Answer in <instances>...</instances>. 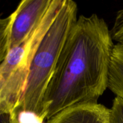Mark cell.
<instances>
[{"instance_id":"6da1fadb","label":"cell","mask_w":123,"mask_h":123,"mask_svg":"<svg viewBox=\"0 0 123 123\" xmlns=\"http://www.w3.org/2000/svg\"><path fill=\"white\" fill-rule=\"evenodd\" d=\"M114 46L103 18L96 14L78 17L46 92V120L73 106L97 103L108 88Z\"/></svg>"},{"instance_id":"7a4b0ae2","label":"cell","mask_w":123,"mask_h":123,"mask_svg":"<svg viewBox=\"0 0 123 123\" xmlns=\"http://www.w3.org/2000/svg\"><path fill=\"white\" fill-rule=\"evenodd\" d=\"M77 14L76 3L72 0H64L55 20L36 50L22 96L12 111L29 112L46 120V92L65 42L78 19Z\"/></svg>"},{"instance_id":"3957f363","label":"cell","mask_w":123,"mask_h":123,"mask_svg":"<svg viewBox=\"0 0 123 123\" xmlns=\"http://www.w3.org/2000/svg\"><path fill=\"white\" fill-rule=\"evenodd\" d=\"M53 0H23L12 13L9 50L22 43L41 22Z\"/></svg>"},{"instance_id":"277c9868","label":"cell","mask_w":123,"mask_h":123,"mask_svg":"<svg viewBox=\"0 0 123 123\" xmlns=\"http://www.w3.org/2000/svg\"><path fill=\"white\" fill-rule=\"evenodd\" d=\"M110 109L98 103H85L66 108L46 123H109Z\"/></svg>"},{"instance_id":"5b68a950","label":"cell","mask_w":123,"mask_h":123,"mask_svg":"<svg viewBox=\"0 0 123 123\" xmlns=\"http://www.w3.org/2000/svg\"><path fill=\"white\" fill-rule=\"evenodd\" d=\"M108 88L123 99V47L114 44L109 73Z\"/></svg>"},{"instance_id":"8992f818","label":"cell","mask_w":123,"mask_h":123,"mask_svg":"<svg viewBox=\"0 0 123 123\" xmlns=\"http://www.w3.org/2000/svg\"><path fill=\"white\" fill-rule=\"evenodd\" d=\"M12 14L5 18H0V64L4 61L9 51V38Z\"/></svg>"},{"instance_id":"52a82bcc","label":"cell","mask_w":123,"mask_h":123,"mask_svg":"<svg viewBox=\"0 0 123 123\" xmlns=\"http://www.w3.org/2000/svg\"><path fill=\"white\" fill-rule=\"evenodd\" d=\"M10 120L13 123H44V120L34 113L25 111H11Z\"/></svg>"},{"instance_id":"ba28073f","label":"cell","mask_w":123,"mask_h":123,"mask_svg":"<svg viewBox=\"0 0 123 123\" xmlns=\"http://www.w3.org/2000/svg\"><path fill=\"white\" fill-rule=\"evenodd\" d=\"M113 40L123 47V9L117 13L114 25L111 31Z\"/></svg>"},{"instance_id":"9c48e42d","label":"cell","mask_w":123,"mask_h":123,"mask_svg":"<svg viewBox=\"0 0 123 123\" xmlns=\"http://www.w3.org/2000/svg\"><path fill=\"white\" fill-rule=\"evenodd\" d=\"M109 123H123V99L115 97L110 108Z\"/></svg>"},{"instance_id":"30bf717a","label":"cell","mask_w":123,"mask_h":123,"mask_svg":"<svg viewBox=\"0 0 123 123\" xmlns=\"http://www.w3.org/2000/svg\"><path fill=\"white\" fill-rule=\"evenodd\" d=\"M0 123H13L10 120V113L0 114Z\"/></svg>"}]
</instances>
